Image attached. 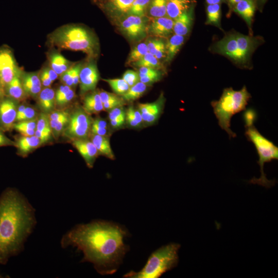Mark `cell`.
Instances as JSON below:
<instances>
[{
	"label": "cell",
	"mask_w": 278,
	"mask_h": 278,
	"mask_svg": "<svg viewBox=\"0 0 278 278\" xmlns=\"http://www.w3.org/2000/svg\"><path fill=\"white\" fill-rule=\"evenodd\" d=\"M126 232L113 223L95 221L80 224L66 234L63 247L72 246L83 253V262L93 264L101 274L115 272L127 250L124 238Z\"/></svg>",
	"instance_id": "6da1fadb"
},
{
	"label": "cell",
	"mask_w": 278,
	"mask_h": 278,
	"mask_svg": "<svg viewBox=\"0 0 278 278\" xmlns=\"http://www.w3.org/2000/svg\"><path fill=\"white\" fill-rule=\"evenodd\" d=\"M34 223L33 211L16 190L9 189L0 197V264L17 254Z\"/></svg>",
	"instance_id": "7a4b0ae2"
},
{
	"label": "cell",
	"mask_w": 278,
	"mask_h": 278,
	"mask_svg": "<svg viewBox=\"0 0 278 278\" xmlns=\"http://www.w3.org/2000/svg\"><path fill=\"white\" fill-rule=\"evenodd\" d=\"M50 43L58 48L81 51L90 57L97 51V42L94 34L85 27L67 25L60 27L49 36Z\"/></svg>",
	"instance_id": "3957f363"
},
{
	"label": "cell",
	"mask_w": 278,
	"mask_h": 278,
	"mask_svg": "<svg viewBox=\"0 0 278 278\" xmlns=\"http://www.w3.org/2000/svg\"><path fill=\"white\" fill-rule=\"evenodd\" d=\"M250 98L251 95L245 86L239 91L229 88L224 89L218 100L211 102L219 126L228 134L230 138L236 136L230 128L232 116L246 109Z\"/></svg>",
	"instance_id": "277c9868"
},
{
	"label": "cell",
	"mask_w": 278,
	"mask_h": 278,
	"mask_svg": "<svg viewBox=\"0 0 278 278\" xmlns=\"http://www.w3.org/2000/svg\"><path fill=\"white\" fill-rule=\"evenodd\" d=\"M180 245L171 243L153 252L138 272L130 271L124 277L131 278H158L175 267L178 263V251Z\"/></svg>",
	"instance_id": "5b68a950"
},
{
	"label": "cell",
	"mask_w": 278,
	"mask_h": 278,
	"mask_svg": "<svg viewBox=\"0 0 278 278\" xmlns=\"http://www.w3.org/2000/svg\"><path fill=\"white\" fill-rule=\"evenodd\" d=\"M245 135L247 139L254 145L257 150L259 156L258 163L260 166V177L253 178L249 182L270 188L275 184V181L269 180L266 178L264 166L265 163L278 159V147L263 136L253 125L247 127Z\"/></svg>",
	"instance_id": "8992f818"
},
{
	"label": "cell",
	"mask_w": 278,
	"mask_h": 278,
	"mask_svg": "<svg viewBox=\"0 0 278 278\" xmlns=\"http://www.w3.org/2000/svg\"><path fill=\"white\" fill-rule=\"evenodd\" d=\"M93 119L82 107H77L70 112L68 124L62 135L71 141L88 138Z\"/></svg>",
	"instance_id": "52a82bcc"
},
{
	"label": "cell",
	"mask_w": 278,
	"mask_h": 278,
	"mask_svg": "<svg viewBox=\"0 0 278 278\" xmlns=\"http://www.w3.org/2000/svg\"><path fill=\"white\" fill-rule=\"evenodd\" d=\"M20 73L12 51L8 47L0 48V91L3 95L7 85Z\"/></svg>",
	"instance_id": "ba28073f"
},
{
	"label": "cell",
	"mask_w": 278,
	"mask_h": 278,
	"mask_svg": "<svg viewBox=\"0 0 278 278\" xmlns=\"http://www.w3.org/2000/svg\"><path fill=\"white\" fill-rule=\"evenodd\" d=\"M215 53L227 56L241 65L247 64L238 47L235 32L225 35L212 47Z\"/></svg>",
	"instance_id": "9c48e42d"
},
{
	"label": "cell",
	"mask_w": 278,
	"mask_h": 278,
	"mask_svg": "<svg viewBox=\"0 0 278 278\" xmlns=\"http://www.w3.org/2000/svg\"><path fill=\"white\" fill-rule=\"evenodd\" d=\"M19 102L6 96L0 101V130L3 132L13 129Z\"/></svg>",
	"instance_id": "30bf717a"
},
{
	"label": "cell",
	"mask_w": 278,
	"mask_h": 278,
	"mask_svg": "<svg viewBox=\"0 0 278 278\" xmlns=\"http://www.w3.org/2000/svg\"><path fill=\"white\" fill-rule=\"evenodd\" d=\"M120 28L130 39L139 40L146 36L148 27L144 17L129 15L121 21Z\"/></svg>",
	"instance_id": "8fae6325"
},
{
	"label": "cell",
	"mask_w": 278,
	"mask_h": 278,
	"mask_svg": "<svg viewBox=\"0 0 278 278\" xmlns=\"http://www.w3.org/2000/svg\"><path fill=\"white\" fill-rule=\"evenodd\" d=\"M99 78L98 71L94 62H90L84 66H82L79 80L81 94L94 91Z\"/></svg>",
	"instance_id": "7c38bea8"
},
{
	"label": "cell",
	"mask_w": 278,
	"mask_h": 278,
	"mask_svg": "<svg viewBox=\"0 0 278 278\" xmlns=\"http://www.w3.org/2000/svg\"><path fill=\"white\" fill-rule=\"evenodd\" d=\"M165 103V98L162 94L154 102L140 103L138 110L140 112L143 121L151 125L155 123L161 114Z\"/></svg>",
	"instance_id": "4fadbf2b"
},
{
	"label": "cell",
	"mask_w": 278,
	"mask_h": 278,
	"mask_svg": "<svg viewBox=\"0 0 278 278\" xmlns=\"http://www.w3.org/2000/svg\"><path fill=\"white\" fill-rule=\"evenodd\" d=\"M173 21L167 16L152 18L147 30L158 38H168L173 33Z\"/></svg>",
	"instance_id": "5bb4252c"
},
{
	"label": "cell",
	"mask_w": 278,
	"mask_h": 278,
	"mask_svg": "<svg viewBox=\"0 0 278 278\" xmlns=\"http://www.w3.org/2000/svg\"><path fill=\"white\" fill-rule=\"evenodd\" d=\"M71 141L73 146L84 160L87 166L89 168L93 167L99 153L92 141L88 138L76 139Z\"/></svg>",
	"instance_id": "9a60e30c"
},
{
	"label": "cell",
	"mask_w": 278,
	"mask_h": 278,
	"mask_svg": "<svg viewBox=\"0 0 278 278\" xmlns=\"http://www.w3.org/2000/svg\"><path fill=\"white\" fill-rule=\"evenodd\" d=\"M235 36L239 50L247 64L252 54L259 44L262 39L259 37L246 36L236 32Z\"/></svg>",
	"instance_id": "2e32d148"
},
{
	"label": "cell",
	"mask_w": 278,
	"mask_h": 278,
	"mask_svg": "<svg viewBox=\"0 0 278 278\" xmlns=\"http://www.w3.org/2000/svg\"><path fill=\"white\" fill-rule=\"evenodd\" d=\"M21 81L26 96L37 98L42 89L39 73L33 72L21 74Z\"/></svg>",
	"instance_id": "e0dca14e"
},
{
	"label": "cell",
	"mask_w": 278,
	"mask_h": 278,
	"mask_svg": "<svg viewBox=\"0 0 278 278\" xmlns=\"http://www.w3.org/2000/svg\"><path fill=\"white\" fill-rule=\"evenodd\" d=\"M194 7L173 20V34L185 36L190 31L194 20Z\"/></svg>",
	"instance_id": "ac0fdd59"
},
{
	"label": "cell",
	"mask_w": 278,
	"mask_h": 278,
	"mask_svg": "<svg viewBox=\"0 0 278 278\" xmlns=\"http://www.w3.org/2000/svg\"><path fill=\"white\" fill-rule=\"evenodd\" d=\"M255 0H240L232 8L246 22L251 33L252 23L256 10Z\"/></svg>",
	"instance_id": "d6986e66"
},
{
	"label": "cell",
	"mask_w": 278,
	"mask_h": 278,
	"mask_svg": "<svg viewBox=\"0 0 278 278\" xmlns=\"http://www.w3.org/2000/svg\"><path fill=\"white\" fill-rule=\"evenodd\" d=\"M37 98L41 112L48 114L56 109L55 91L50 87L42 88Z\"/></svg>",
	"instance_id": "ffe728a7"
},
{
	"label": "cell",
	"mask_w": 278,
	"mask_h": 278,
	"mask_svg": "<svg viewBox=\"0 0 278 278\" xmlns=\"http://www.w3.org/2000/svg\"><path fill=\"white\" fill-rule=\"evenodd\" d=\"M42 145L41 140L35 135L33 136L21 135L16 138L15 146L18 154L22 156L27 155Z\"/></svg>",
	"instance_id": "44dd1931"
},
{
	"label": "cell",
	"mask_w": 278,
	"mask_h": 278,
	"mask_svg": "<svg viewBox=\"0 0 278 278\" xmlns=\"http://www.w3.org/2000/svg\"><path fill=\"white\" fill-rule=\"evenodd\" d=\"M195 0H167L166 16L175 20L183 12L194 7Z\"/></svg>",
	"instance_id": "7402d4cb"
},
{
	"label": "cell",
	"mask_w": 278,
	"mask_h": 278,
	"mask_svg": "<svg viewBox=\"0 0 278 278\" xmlns=\"http://www.w3.org/2000/svg\"><path fill=\"white\" fill-rule=\"evenodd\" d=\"M21 73L16 76L6 86L4 94L18 102L25 100L26 95L21 81Z\"/></svg>",
	"instance_id": "603a6c76"
},
{
	"label": "cell",
	"mask_w": 278,
	"mask_h": 278,
	"mask_svg": "<svg viewBox=\"0 0 278 278\" xmlns=\"http://www.w3.org/2000/svg\"><path fill=\"white\" fill-rule=\"evenodd\" d=\"M82 107L90 115L98 114L104 110L98 91H93L87 94L84 98Z\"/></svg>",
	"instance_id": "cb8c5ba5"
},
{
	"label": "cell",
	"mask_w": 278,
	"mask_h": 278,
	"mask_svg": "<svg viewBox=\"0 0 278 278\" xmlns=\"http://www.w3.org/2000/svg\"><path fill=\"white\" fill-rule=\"evenodd\" d=\"M91 141L96 148L99 154L114 160V154L111 149L109 138L106 136H102L91 133Z\"/></svg>",
	"instance_id": "d4e9b609"
},
{
	"label": "cell",
	"mask_w": 278,
	"mask_h": 278,
	"mask_svg": "<svg viewBox=\"0 0 278 278\" xmlns=\"http://www.w3.org/2000/svg\"><path fill=\"white\" fill-rule=\"evenodd\" d=\"M134 0H111L105 3L106 10L111 14L119 16L128 13Z\"/></svg>",
	"instance_id": "484cf974"
},
{
	"label": "cell",
	"mask_w": 278,
	"mask_h": 278,
	"mask_svg": "<svg viewBox=\"0 0 278 278\" xmlns=\"http://www.w3.org/2000/svg\"><path fill=\"white\" fill-rule=\"evenodd\" d=\"M185 41V36L173 34L169 37L166 44L165 61L169 63L180 50Z\"/></svg>",
	"instance_id": "4316f807"
},
{
	"label": "cell",
	"mask_w": 278,
	"mask_h": 278,
	"mask_svg": "<svg viewBox=\"0 0 278 278\" xmlns=\"http://www.w3.org/2000/svg\"><path fill=\"white\" fill-rule=\"evenodd\" d=\"M49 66L60 76L72 65L70 61L60 53L52 51L48 55Z\"/></svg>",
	"instance_id": "83f0119b"
},
{
	"label": "cell",
	"mask_w": 278,
	"mask_h": 278,
	"mask_svg": "<svg viewBox=\"0 0 278 278\" xmlns=\"http://www.w3.org/2000/svg\"><path fill=\"white\" fill-rule=\"evenodd\" d=\"M148 51L159 60L165 58L166 44L160 39H151L147 43Z\"/></svg>",
	"instance_id": "f1b7e54d"
},
{
	"label": "cell",
	"mask_w": 278,
	"mask_h": 278,
	"mask_svg": "<svg viewBox=\"0 0 278 278\" xmlns=\"http://www.w3.org/2000/svg\"><path fill=\"white\" fill-rule=\"evenodd\" d=\"M207 20L206 24L214 25L220 29L221 19V5L220 4L208 5L206 8Z\"/></svg>",
	"instance_id": "f546056e"
},
{
	"label": "cell",
	"mask_w": 278,
	"mask_h": 278,
	"mask_svg": "<svg viewBox=\"0 0 278 278\" xmlns=\"http://www.w3.org/2000/svg\"><path fill=\"white\" fill-rule=\"evenodd\" d=\"M167 0H150L147 10L152 18L166 16Z\"/></svg>",
	"instance_id": "4dcf8cb0"
},
{
	"label": "cell",
	"mask_w": 278,
	"mask_h": 278,
	"mask_svg": "<svg viewBox=\"0 0 278 278\" xmlns=\"http://www.w3.org/2000/svg\"><path fill=\"white\" fill-rule=\"evenodd\" d=\"M147 89V84L138 81L129 87V89L121 95L124 100L130 101L136 100L143 95Z\"/></svg>",
	"instance_id": "1f68e13d"
},
{
	"label": "cell",
	"mask_w": 278,
	"mask_h": 278,
	"mask_svg": "<svg viewBox=\"0 0 278 278\" xmlns=\"http://www.w3.org/2000/svg\"><path fill=\"white\" fill-rule=\"evenodd\" d=\"M132 64L138 67H149L158 70L162 67L160 60L149 52L147 53L140 60L132 63Z\"/></svg>",
	"instance_id": "d6a6232c"
},
{
	"label": "cell",
	"mask_w": 278,
	"mask_h": 278,
	"mask_svg": "<svg viewBox=\"0 0 278 278\" xmlns=\"http://www.w3.org/2000/svg\"><path fill=\"white\" fill-rule=\"evenodd\" d=\"M150 0H134L127 14L144 17Z\"/></svg>",
	"instance_id": "836d02e7"
},
{
	"label": "cell",
	"mask_w": 278,
	"mask_h": 278,
	"mask_svg": "<svg viewBox=\"0 0 278 278\" xmlns=\"http://www.w3.org/2000/svg\"><path fill=\"white\" fill-rule=\"evenodd\" d=\"M147 43L142 42L134 47L129 54L128 59L129 63H134L142 58L148 53Z\"/></svg>",
	"instance_id": "e575fe53"
},
{
	"label": "cell",
	"mask_w": 278,
	"mask_h": 278,
	"mask_svg": "<svg viewBox=\"0 0 278 278\" xmlns=\"http://www.w3.org/2000/svg\"><path fill=\"white\" fill-rule=\"evenodd\" d=\"M107 82L113 91L117 95H123L129 88L128 84L121 79H103Z\"/></svg>",
	"instance_id": "d590c367"
},
{
	"label": "cell",
	"mask_w": 278,
	"mask_h": 278,
	"mask_svg": "<svg viewBox=\"0 0 278 278\" xmlns=\"http://www.w3.org/2000/svg\"><path fill=\"white\" fill-rule=\"evenodd\" d=\"M36 130L52 134L48 114L42 112L38 114Z\"/></svg>",
	"instance_id": "8d00e7d4"
},
{
	"label": "cell",
	"mask_w": 278,
	"mask_h": 278,
	"mask_svg": "<svg viewBox=\"0 0 278 278\" xmlns=\"http://www.w3.org/2000/svg\"><path fill=\"white\" fill-rule=\"evenodd\" d=\"M38 114L35 108L27 105L22 112L16 116V122L36 119Z\"/></svg>",
	"instance_id": "74e56055"
},
{
	"label": "cell",
	"mask_w": 278,
	"mask_h": 278,
	"mask_svg": "<svg viewBox=\"0 0 278 278\" xmlns=\"http://www.w3.org/2000/svg\"><path fill=\"white\" fill-rule=\"evenodd\" d=\"M75 97V92L71 88L63 95L56 99V107L63 108L69 103Z\"/></svg>",
	"instance_id": "f35d334b"
},
{
	"label": "cell",
	"mask_w": 278,
	"mask_h": 278,
	"mask_svg": "<svg viewBox=\"0 0 278 278\" xmlns=\"http://www.w3.org/2000/svg\"><path fill=\"white\" fill-rule=\"evenodd\" d=\"M122 79L128 84L129 87L140 81L138 73L132 70L126 71L123 74Z\"/></svg>",
	"instance_id": "ab89813d"
},
{
	"label": "cell",
	"mask_w": 278,
	"mask_h": 278,
	"mask_svg": "<svg viewBox=\"0 0 278 278\" xmlns=\"http://www.w3.org/2000/svg\"><path fill=\"white\" fill-rule=\"evenodd\" d=\"M138 76L140 82L148 84L160 80L162 76V73L153 75Z\"/></svg>",
	"instance_id": "60d3db41"
},
{
	"label": "cell",
	"mask_w": 278,
	"mask_h": 278,
	"mask_svg": "<svg viewBox=\"0 0 278 278\" xmlns=\"http://www.w3.org/2000/svg\"><path fill=\"white\" fill-rule=\"evenodd\" d=\"M37 118L16 122L14 126L36 130L37 127Z\"/></svg>",
	"instance_id": "b9f144b4"
},
{
	"label": "cell",
	"mask_w": 278,
	"mask_h": 278,
	"mask_svg": "<svg viewBox=\"0 0 278 278\" xmlns=\"http://www.w3.org/2000/svg\"><path fill=\"white\" fill-rule=\"evenodd\" d=\"M126 114L123 106L115 107L109 112L108 117L109 120L116 119Z\"/></svg>",
	"instance_id": "7bdbcfd3"
},
{
	"label": "cell",
	"mask_w": 278,
	"mask_h": 278,
	"mask_svg": "<svg viewBox=\"0 0 278 278\" xmlns=\"http://www.w3.org/2000/svg\"><path fill=\"white\" fill-rule=\"evenodd\" d=\"M138 75H148L161 73L158 69L149 67H140L138 71Z\"/></svg>",
	"instance_id": "ee69618b"
},
{
	"label": "cell",
	"mask_w": 278,
	"mask_h": 278,
	"mask_svg": "<svg viewBox=\"0 0 278 278\" xmlns=\"http://www.w3.org/2000/svg\"><path fill=\"white\" fill-rule=\"evenodd\" d=\"M98 92L102 103L118 97L117 95L105 91L101 90Z\"/></svg>",
	"instance_id": "f6af8a7d"
},
{
	"label": "cell",
	"mask_w": 278,
	"mask_h": 278,
	"mask_svg": "<svg viewBox=\"0 0 278 278\" xmlns=\"http://www.w3.org/2000/svg\"><path fill=\"white\" fill-rule=\"evenodd\" d=\"M14 146L15 142L12 141L4 134V132L0 130V147Z\"/></svg>",
	"instance_id": "bcb514c9"
},
{
	"label": "cell",
	"mask_w": 278,
	"mask_h": 278,
	"mask_svg": "<svg viewBox=\"0 0 278 278\" xmlns=\"http://www.w3.org/2000/svg\"><path fill=\"white\" fill-rule=\"evenodd\" d=\"M40 79L43 88L50 87L53 81L49 78L43 70L39 74Z\"/></svg>",
	"instance_id": "7dc6e473"
},
{
	"label": "cell",
	"mask_w": 278,
	"mask_h": 278,
	"mask_svg": "<svg viewBox=\"0 0 278 278\" xmlns=\"http://www.w3.org/2000/svg\"><path fill=\"white\" fill-rule=\"evenodd\" d=\"M127 110L131 114V115L133 116V117L138 123H139L140 125L142 124L143 121L141 114L138 111V110H136L134 109L132 106H130L128 107Z\"/></svg>",
	"instance_id": "c3c4849f"
},
{
	"label": "cell",
	"mask_w": 278,
	"mask_h": 278,
	"mask_svg": "<svg viewBox=\"0 0 278 278\" xmlns=\"http://www.w3.org/2000/svg\"><path fill=\"white\" fill-rule=\"evenodd\" d=\"M13 129L19 132L21 135L23 136H33L34 135L36 130L20 127L18 126H13Z\"/></svg>",
	"instance_id": "681fc988"
},
{
	"label": "cell",
	"mask_w": 278,
	"mask_h": 278,
	"mask_svg": "<svg viewBox=\"0 0 278 278\" xmlns=\"http://www.w3.org/2000/svg\"><path fill=\"white\" fill-rule=\"evenodd\" d=\"M125 119L127 124L132 127L136 128L139 127L141 125L137 122L131 114L127 110L126 112Z\"/></svg>",
	"instance_id": "f907efd6"
},
{
	"label": "cell",
	"mask_w": 278,
	"mask_h": 278,
	"mask_svg": "<svg viewBox=\"0 0 278 278\" xmlns=\"http://www.w3.org/2000/svg\"><path fill=\"white\" fill-rule=\"evenodd\" d=\"M71 87L63 84L62 85L59 86V88L55 91V98L56 99L59 98L65 93H66Z\"/></svg>",
	"instance_id": "816d5d0a"
},
{
	"label": "cell",
	"mask_w": 278,
	"mask_h": 278,
	"mask_svg": "<svg viewBox=\"0 0 278 278\" xmlns=\"http://www.w3.org/2000/svg\"><path fill=\"white\" fill-rule=\"evenodd\" d=\"M91 127L100 128H107L108 124L105 120L101 118H96L93 119Z\"/></svg>",
	"instance_id": "f5cc1de1"
},
{
	"label": "cell",
	"mask_w": 278,
	"mask_h": 278,
	"mask_svg": "<svg viewBox=\"0 0 278 278\" xmlns=\"http://www.w3.org/2000/svg\"><path fill=\"white\" fill-rule=\"evenodd\" d=\"M126 114L120 117L113 120H110L111 126L114 128H118L121 127L125 123Z\"/></svg>",
	"instance_id": "db71d44e"
},
{
	"label": "cell",
	"mask_w": 278,
	"mask_h": 278,
	"mask_svg": "<svg viewBox=\"0 0 278 278\" xmlns=\"http://www.w3.org/2000/svg\"><path fill=\"white\" fill-rule=\"evenodd\" d=\"M49 78L54 82L59 76L49 66H46L43 68Z\"/></svg>",
	"instance_id": "11a10c76"
},
{
	"label": "cell",
	"mask_w": 278,
	"mask_h": 278,
	"mask_svg": "<svg viewBox=\"0 0 278 278\" xmlns=\"http://www.w3.org/2000/svg\"><path fill=\"white\" fill-rule=\"evenodd\" d=\"M108 132L107 128H100L97 127H91V134H96L102 136H106Z\"/></svg>",
	"instance_id": "9f6ffc18"
},
{
	"label": "cell",
	"mask_w": 278,
	"mask_h": 278,
	"mask_svg": "<svg viewBox=\"0 0 278 278\" xmlns=\"http://www.w3.org/2000/svg\"><path fill=\"white\" fill-rule=\"evenodd\" d=\"M245 114L249 116L245 117L247 127L253 125V122L255 120V113L250 110L247 111Z\"/></svg>",
	"instance_id": "6f0895ef"
},
{
	"label": "cell",
	"mask_w": 278,
	"mask_h": 278,
	"mask_svg": "<svg viewBox=\"0 0 278 278\" xmlns=\"http://www.w3.org/2000/svg\"><path fill=\"white\" fill-rule=\"evenodd\" d=\"M267 1V0H255L256 6H257L259 9H262Z\"/></svg>",
	"instance_id": "680465c9"
},
{
	"label": "cell",
	"mask_w": 278,
	"mask_h": 278,
	"mask_svg": "<svg viewBox=\"0 0 278 278\" xmlns=\"http://www.w3.org/2000/svg\"><path fill=\"white\" fill-rule=\"evenodd\" d=\"M224 0H206L207 5L221 4Z\"/></svg>",
	"instance_id": "91938a15"
},
{
	"label": "cell",
	"mask_w": 278,
	"mask_h": 278,
	"mask_svg": "<svg viewBox=\"0 0 278 278\" xmlns=\"http://www.w3.org/2000/svg\"><path fill=\"white\" fill-rule=\"evenodd\" d=\"M240 0H227L230 7L232 9L233 7L237 4Z\"/></svg>",
	"instance_id": "94428289"
},
{
	"label": "cell",
	"mask_w": 278,
	"mask_h": 278,
	"mask_svg": "<svg viewBox=\"0 0 278 278\" xmlns=\"http://www.w3.org/2000/svg\"><path fill=\"white\" fill-rule=\"evenodd\" d=\"M95 2L105 4V3H107L109 1H110L111 0H94Z\"/></svg>",
	"instance_id": "6125c7cd"
},
{
	"label": "cell",
	"mask_w": 278,
	"mask_h": 278,
	"mask_svg": "<svg viewBox=\"0 0 278 278\" xmlns=\"http://www.w3.org/2000/svg\"><path fill=\"white\" fill-rule=\"evenodd\" d=\"M3 95H4L0 91V101L1 99L2 98Z\"/></svg>",
	"instance_id": "be15d7a7"
},
{
	"label": "cell",
	"mask_w": 278,
	"mask_h": 278,
	"mask_svg": "<svg viewBox=\"0 0 278 278\" xmlns=\"http://www.w3.org/2000/svg\"><path fill=\"white\" fill-rule=\"evenodd\" d=\"M0 277H1V275H0Z\"/></svg>",
	"instance_id": "e7e4bbea"
}]
</instances>
